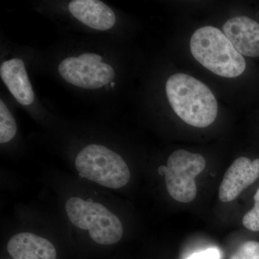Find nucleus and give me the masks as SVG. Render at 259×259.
Returning a JSON list of instances; mask_svg holds the SVG:
<instances>
[{"label":"nucleus","mask_w":259,"mask_h":259,"mask_svg":"<svg viewBox=\"0 0 259 259\" xmlns=\"http://www.w3.org/2000/svg\"><path fill=\"white\" fill-rule=\"evenodd\" d=\"M6 259H12V258H6Z\"/></svg>","instance_id":"nucleus-17"},{"label":"nucleus","mask_w":259,"mask_h":259,"mask_svg":"<svg viewBox=\"0 0 259 259\" xmlns=\"http://www.w3.org/2000/svg\"><path fill=\"white\" fill-rule=\"evenodd\" d=\"M223 33L242 56H259V23L246 16H237L227 20Z\"/></svg>","instance_id":"nucleus-8"},{"label":"nucleus","mask_w":259,"mask_h":259,"mask_svg":"<svg viewBox=\"0 0 259 259\" xmlns=\"http://www.w3.org/2000/svg\"><path fill=\"white\" fill-rule=\"evenodd\" d=\"M12 259H57L55 245L47 238L33 233H20L12 237L7 244Z\"/></svg>","instance_id":"nucleus-9"},{"label":"nucleus","mask_w":259,"mask_h":259,"mask_svg":"<svg viewBox=\"0 0 259 259\" xmlns=\"http://www.w3.org/2000/svg\"><path fill=\"white\" fill-rule=\"evenodd\" d=\"M206 166L205 158L198 153L178 150L170 155L165 168V182L170 196L182 203L195 199V178Z\"/></svg>","instance_id":"nucleus-5"},{"label":"nucleus","mask_w":259,"mask_h":259,"mask_svg":"<svg viewBox=\"0 0 259 259\" xmlns=\"http://www.w3.org/2000/svg\"><path fill=\"white\" fill-rule=\"evenodd\" d=\"M190 50L199 64L222 77L241 76L246 68L243 56L215 27L204 26L196 30L191 37Z\"/></svg>","instance_id":"nucleus-2"},{"label":"nucleus","mask_w":259,"mask_h":259,"mask_svg":"<svg viewBox=\"0 0 259 259\" xmlns=\"http://www.w3.org/2000/svg\"><path fill=\"white\" fill-rule=\"evenodd\" d=\"M75 165L80 176L107 188H121L131 178L123 158L101 145L91 144L83 148L78 153Z\"/></svg>","instance_id":"nucleus-4"},{"label":"nucleus","mask_w":259,"mask_h":259,"mask_svg":"<svg viewBox=\"0 0 259 259\" xmlns=\"http://www.w3.org/2000/svg\"><path fill=\"white\" fill-rule=\"evenodd\" d=\"M65 209L71 223L80 229L88 230L97 244L112 245L122 238L120 220L103 204L74 197L66 201Z\"/></svg>","instance_id":"nucleus-3"},{"label":"nucleus","mask_w":259,"mask_h":259,"mask_svg":"<svg viewBox=\"0 0 259 259\" xmlns=\"http://www.w3.org/2000/svg\"><path fill=\"white\" fill-rule=\"evenodd\" d=\"M16 122L5 102L0 101V143L6 144L15 137Z\"/></svg>","instance_id":"nucleus-12"},{"label":"nucleus","mask_w":259,"mask_h":259,"mask_svg":"<svg viewBox=\"0 0 259 259\" xmlns=\"http://www.w3.org/2000/svg\"><path fill=\"white\" fill-rule=\"evenodd\" d=\"M110 86H111L112 88H113V87L115 86V83L112 82L111 83H110Z\"/></svg>","instance_id":"nucleus-16"},{"label":"nucleus","mask_w":259,"mask_h":259,"mask_svg":"<svg viewBox=\"0 0 259 259\" xmlns=\"http://www.w3.org/2000/svg\"><path fill=\"white\" fill-rule=\"evenodd\" d=\"M59 72L67 82L88 90H96L112 83L115 76L110 65L89 64L79 57H69L61 61Z\"/></svg>","instance_id":"nucleus-6"},{"label":"nucleus","mask_w":259,"mask_h":259,"mask_svg":"<svg viewBox=\"0 0 259 259\" xmlns=\"http://www.w3.org/2000/svg\"><path fill=\"white\" fill-rule=\"evenodd\" d=\"M69 10L75 18L95 30H109L115 23L111 8L98 0H74L69 3Z\"/></svg>","instance_id":"nucleus-10"},{"label":"nucleus","mask_w":259,"mask_h":259,"mask_svg":"<svg viewBox=\"0 0 259 259\" xmlns=\"http://www.w3.org/2000/svg\"><path fill=\"white\" fill-rule=\"evenodd\" d=\"M0 76L19 103L25 106L31 105L35 95L21 59H13L3 62L0 67Z\"/></svg>","instance_id":"nucleus-11"},{"label":"nucleus","mask_w":259,"mask_h":259,"mask_svg":"<svg viewBox=\"0 0 259 259\" xmlns=\"http://www.w3.org/2000/svg\"><path fill=\"white\" fill-rule=\"evenodd\" d=\"M220 252L216 248H208L198 253H193L187 259H220Z\"/></svg>","instance_id":"nucleus-15"},{"label":"nucleus","mask_w":259,"mask_h":259,"mask_svg":"<svg viewBox=\"0 0 259 259\" xmlns=\"http://www.w3.org/2000/svg\"><path fill=\"white\" fill-rule=\"evenodd\" d=\"M254 207L245 214L243 218V225L245 228L253 232L259 231V188L255 192Z\"/></svg>","instance_id":"nucleus-14"},{"label":"nucleus","mask_w":259,"mask_h":259,"mask_svg":"<svg viewBox=\"0 0 259 259\" xmlns=\"http://www.w3.org/2000/svg\"><path fill=\"white\" fill-rule=\"evenodd\" d=\"M259 177V158L240 157L227 170L219 189V198L223 202L236 199L245 189Z\"/></svg>","instance_id":"nucleus-7"},{"label":"nucleus","mask_w":259,"mask_h":259,"mask_svg":"<svg viewBox=\"0 0 259 259\" xmlns=\"http://www.w3.org/2000/svg\"><path fill=\"white\" fill-rule=\"evenodd\" d=\"M230 259H259L258 242H245L238 247Z\"/></svg>","instance_id":"nucleus-13"},{"label":"nucleus","mask_w":259,"mask_h":259,"mask_svg":"<svg viewBox=\"0 0 259 259\" xmlns=\"http://www.w3.org/2000/svg\"><path fill=\"white\" fill-rule=\"evenodd\" d=\"M167 98L174 112L188 125L208 127L218 115V102L207 85L190 75L177 73L166 83Z\"/></svg>","instance_id":"nucleus-1"}]
</instances>
